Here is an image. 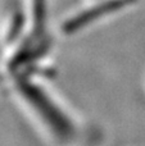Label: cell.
<instances>
[{
  "label": "cell",
  "instance_id": "cell-1",
  "mask_svg": "<svg viewBox=\"0 0 145 146\" xmlns=\"http://www.w3.org/2000/svg\"><path fill=\"white\" fill-rule=\"evenodd\" d=\"M127 0H92L91 3H87L84 7L78 8L76 12L71 13L68 17L64 18L61 25L62 35L74 36L80 32L87 30L89 27L94 26L96 22L104 19L112 12L117 10L122 7Z\"/></svg>",
  "mask_w": 145,
  "mask_h": 146
}]
</instances>
